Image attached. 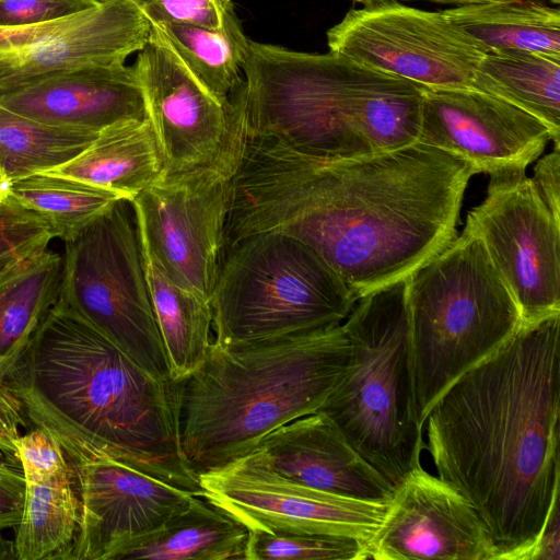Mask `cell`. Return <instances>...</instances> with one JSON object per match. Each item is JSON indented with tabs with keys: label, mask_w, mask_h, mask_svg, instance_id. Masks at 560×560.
<instances>
[{
	"label": "cell",
	"mask_w": 560,
	"mask_h": 560,
	"mask_svg": "<svg viewBox=\"0 0 560 560\" xmlns=\"http://www.w3.org/2000/svg\"><path fill=\"white\" fill-rule=\"evenodd\" d=\"M472 165L419 142L327 159L246 133L224 252L278 232L312 247L358 299L409 278L456 236Z\"/></svg>",
	"instance_id": "obj_1"
},
{
	"label": "cell",
	"mask_w": 560,
	"mask_h": 560,
	"mask_svg": "<svg viewBox=\"0 0 560 560\" xmlns=\"http://www.w3.org/2000/svg\"><path fill=\"white\" fill-rule=\"evenodd\" d=\"M560 313L517 330L424 421L438 477L475 509L497 560H525L559 500Z\"/></svg>",
	"instance_id": "obj_2"
},
{
	"label": "cell",
	"mask_w": 560,
	"mask_h": 560,
	"mask_svg": "<svg viewBox=\"0 0 560 560\" xmlns=\"http://www.w3.org/2000/svg\"><path fill=\"white\" fill-rule=\"evenodd\" d=\"M4 383L67 454L105 455L203 497L180 445L182 382L149 373L61 301Z\"/></svg>",
	"instance_id": "obj_3"
},
{
	"label": "cell",
	"mask_w": 560,
	"mask_h": 560,
	"mask_svg": "<svg viewBox=\"0 0 560 560\" xmlns=\"http://www.w3.org/2000/svg\"><path fill=\"white\" fill-rule=\"evenodd\" d=\"M246 133L304 154L358 159L417 142L423 88L343 55L248 42Z\"/></svg>",
	"instance_id": "obj_4"
},
{
	"label": "cell",
	"mask_w": 560,
	"mask_h": 560,
	"mask_svg": "<svg viewBox=\"0 0 560 560\" xmlns=\"http://www.w3.org/2000/svg\"><path fill=\"white\" fill-rule=\"evenodd\" d=\"M343 324L249 345L212 342L180 384V445L199 476L245 456L270 432L317 412L349 373Z\"/></svg>",
	"instance_id": "obj_5"
},
{
	"label": "cell",
	"mask_w": 560,
	"mask_h": 560,
	"mask_svg": "<svg viewBox=\"0 0 560 560\" xmlns=\"http://www.w3.org/2000/svg\"><path fill=\"white\" fill-rule=\"evenodd\" d=\"M408 317L415 409L423 428L442 393L522 324L512 292L466 226L408 278Z\"/></svg>",
	"instance_id": "obj_6"
},
{
	"label": "cell",
	"mask_w": 560,
	"mask_h": 560,
	"mask_svg": "<svg viewBox=\"0 0 560 560\" xmlns=\"http://www.w3.org/2000/svg\"><path fill=\"white\" fill-rule=\"evenodd\" d=\"M342 324L352 365L318 411L396 488L425 447L410 368L408 278L361 296Z\"/></svg>",
	"instance_id": "obj_7"
},
{
	"label": "cell",
	"mask_w": 560,
	"mask_h": 560,
	"mask_svg": "<svg viewBox=\"0 0 560 560\" xmlns=\"http://www.w3.org/2000/svg\"><path fill=\"white\" fill-rule=\"evenodd\" d=\"M358 300L305 243L253 234L223 254L210 300L213 342L236 347L341 324Z\"/></svg>",
	"instance_id": "obj_8"
},
{
	"label": "cell",
	"mask_w": 560,
	"mask_h": 560,
	"mask_svg": "<svg viewBox=\"0 0 560 560\" xmlns=\"http://www.w3.org/2000/svg\"><path fill=\"white\" fill-rule=\"evenodd\" d=\"M65 244L58 300L149 373L171 380L132 201H116Z\"/></svg>",
	"instance_id": "obj_9"
},
{
	"label": "cell",
	"mask_w": 560,
	"mask_h": 560,
	"mask_svg": "<svg viewBox=\"0 0 560 560\" xmlns=\"http://www.w3.org/2000/svg\"><path fill=\"white\" fill-rule=\"evenodd\" d=\"M232 128L208 164L162 174L132 200L141 242L178 287L211 300L224 249V231L245 127L241 97L231 100Z\"/></svg>",
	"instance_id": "obj_10"
},
{
	"label": "cell",
	"mask_w": 560,
	"mask_h": 560,
	"mask_svg": "<svg viewBox=\"0 0 560 560\" xmlns=\"http://www.w3.org/2000/svg\"><path fill=\"white\" fill-rule=\"evenodd\" d=\"M327 43L329 51L429 90L474 89L486 54L443 11L385 1L349 11Z\"/></svg>",
	"instance_id": "obj_11"
},
{
	"label": "cell",
	"mask_w": 560,
	"mask_h": 560,
	"mask_svg": "<svg viewBox=\"0 0 560 560\" xmlns=\"http://www.w3.org/2000/svg\"><path fill=\"white\" fill-rule=\"evenodd\" d=\"M490 177L485 199L468 212L465 226L482 242L522 323L560 313V220L526 172Z\"/></svg>",
	"instance_id": "obj_12"
},
{
	"label": "cell",
	"mask_w": 560,
	"mask_h": 560,
	"mask_svg": "<svg viewBox=\"0 0 560 560\" xmlns=\"http://www.w3.org/2000/svg\"><path fill=\"white\" fill-rule=\"evenodd\" d=\"M199 485L205 499L248 530L339 536L366 545L388 505L306 487L249 455L199 474Z\"/></svg>",
	"instance_id": "obj_13"
},
{
	"label": "cell",
	"mask_w": 560,
	"mask_h": 560,
	"mask_svg": "<svg viewBox=\"0 0 560 560\" xmlns=\"http://www.w3.org/2000/svg\"><path fill=\"white\" fill-rule=\"evenodd\" d=\"M150 22L128 0H107L46 23L0 27V95L88 65L125 62Z\"/></svg>",
	"instance_id": "obj_14"
},
{
	"label": "cell",
	"mask_w": 560,
	"mask_h": 560,
	"mask_svg": "<svg viewBox=\"0 0 560 560\" xmlns=\"http://www.w3.org/2000/svg\"><path fill=\"white\" fill-rule=\"evenodd\" d=\"M560 144L537 117L475 90L423 88L417 142L466 161L490 176L526 172L547 143Z\"/></svg>",
	"instance_id": "obj_15"
},
{
	"label": "cell",
	"mask_w": 560,
	"mask_h": 560,
	"mask_svg": "<svg viewBox=\"0 0 560 560\" xmlns=\"http://www.w3.org/2000/svg\"><path fill=\"white\" fill-rule=\"evenodd\" d=\"M67 456L81 505L71 560H113L126 544L160 528L197 495L105 455Z\"/></svg>",
	"instance_id": "obj_16"
},
{
	"label": "cell",
	"mask_w": 560,
	"mask_h": 560,
	"mask_svg": "<svg viewBox=\"0 0 560 560\" xmlns=\"http://www.w3.org/2000/svg\"><path fill=\"white\" fill-rule=\"evenodd\" d=\"M366 559L497 560V550L472 505L420 465L395 488Z\"/></svg>",
	"instance_id": "obj_17"
},
{
	"label": "cell",
	"mask_w": 560,
	"mask_h": 560,
	"mask_svg": "<svg viewBox=\"0 0 560 560\" xmlns=\"http://www.w3.org/2000/svg\"><path fill=\"white\" fill-rule=\"evenodd\" d=\"M133 67L162 152L163 174L215 160L230 138L231 104H220L153 27Z\"/></svg>",
	"instance_id": "obj_18"
},
{
	"label": "cell",
	"mask_w": 560,
	"mask_h": 560,
	"mask_svg": "<svg viewBox=\"0 0 560 560\" xmlns=\"http://www.w3.org/2000/svg\"><path fill=\"white\" fill-rule=\"evenodd\" d=\"M289 480L349 498L388 504L395 487L317 411L267 434L248 454Z\"/></svg>",
	"instance_id": "obj_19"
},
{
	"label": "cell",
	"mask_w": 560,
	"mask_h": 560,
	"mask_svg": "<svg viewBox=\"0 0 560 560\" xmlns=\"http://www.w3.org/2000/svg\"><path fill=\"white\" fill-rule=\"evenodd\" d=\"M0 106L48 125L101 131L125 120L149 118L133 66L88 65L0 95Z\"/></svg>",
	"instance_id": "obj_20"
},
{
	"label": "cell",
	"mask_w": 560,
	"mask_h": 560,
	"mask_svg": "<svg viewBox=\"0 0 560 560\" xmlns=\"http://www.w3.org/2000/svg\"><path fill=\"white\" fill-rule=\"evenodd\" d=\"M163 172L162 152L148 118L103 128L79 155L46 173L72 177L132 201Z\"/></svg>",
	"instance_id": "obj_21"
},
{
	"label": "cell",
	"mask_w": 560,
	"mask_h": 560,
	"mask_svg": "<svg viewBox=\"0 0 560 560\" xmlns=\"http://www.w3.org/2000/svg\"><path fill=\"white\" fill-rule=\"evenodd\" d=\"M248 529L195 495L156 530L126 544L113 560H244Z\"/></svg>",
	"instance_id": "obj_22"
},
{
	"label": "cell",
	"mask_w": 560,
	"mask_h": 560,
	"mask_svg": "<svg viewBox=\"0 0 560 560\" xmlns=\"http://www.w3.org/2000/svg\"><path fill=\"white\" fill-rule=\"evenodd\" d=\"M63 257L40 250L0 275V382L20 363L38 325L59 298Z\"/></svg>",
	"instance_id": "obj_23"
},
{
	"label": "cell",
	"mask_w": 560,
	"mask_h": 560,
	"mask_svg": "<svg viewBox=\"0 0 560 560\" xmlns=\"http://www.w3.org/2000/svg\"><path fill=\"white\" fill-rule=\"evenodd\" d=\"M143 256L155 319L170 364V376L173 382L179 383L195 373L208 358L213 342L211 303L175 284L144 248Z\"/></svg>",
	"instance_id": "obj_24"
},
{
	"label": "cell",
	"mask_w": 560,
	"mask_h": 560,
	"mask_svg": "<svg viewBox=\"0 0 560 560\" xmlns=\"http://www.w3.org/2000/svg\"><path fill=\"white\" fill-rule=\"evenodd\" d=\"M485 52L527 50L560 56V13L534 0H489L443 11Z\"/></svg>",
	"instance_id": "obj_25"
},
{
	"label": "cell",
	"mask_w": 560,
	"mask_h": 560,
	"mask_svg": "<svg viewBox=\"0 0 560 560\" xmlns=\"http://www.w3.org/2000/svg\"><path fill=\"white\" fill-rule=\"evenodd\" d=\"M80 510L74 470L25 479L22 516L14 528L16 560H71Z\"/></svg>",
	"instance_id": "obj_26"
},
{
	"label": "cell",
	"mask_w": 560,
	"mask_h": 560,
	"mask_svg": "<svg viewBox=\"0 0 560 560\" xmlns=\"http://www.w3.org/2000/svg\"><path fill=\"white\" fill-rule=\"evenodd\" d=\"M474 89L540 119L560 139V56L527 50L485 54Z\"/></svg>",
	"instance_id": "obj_27"
},
{
	"label": "cell",
	"mask_w": 560,
	"mask_h": 560,
	"mask_svg": "<svg viewBox=\"0 0 560 560\" xmlns=\"http://www.w3.org/2000/svg\"><path fill=\"white\" fill-rule=\"evenodd\" d=\"M152 27L197 81L220 104L228 106L243 80L241 70L249 42L236 14L219 28L188 23H163Z\"/></svg>",
	"instance_id": "obj_28"
},
{
	"label": "cell",
	"mask_w": 560,
	"mask_h": 560,
	"mask_svg": "<svg viewBox=\"0 0 560 560\" xmlns=\"http://www.w3.org/2000/svg\"><path fill=\"white\" fill-rule=\"evenodd\" d=\"M8 195L25 209L38 214L54 237L65 243L77 238L121 195L89 183L46 172L7 184Z\"/></svg>",
	"instance_id": "obj_29"
},
{
	"label": "cell",
	"mask_w": 560,
	"mask_h": 560,
	"mask_svg": "<svg viewBox=\"0 0 560 560\" xmlns=\"http://www.w3.org/2000/svg\"><path fill=\"white\" fill-rule=\"evenodd\" d=\"M98 132L48 125L0 106V170L8 183L49 172L79 155Z\"/></svg>",
	"instance_id": "obj_30"
},
{
	"label": "cell",
	"mask_w": 560,
	"mask_h": 560,
	"mask_svg": "<svg viewBox=\"0 0 560 560\" xmlns=\"http://www.w3.org/2000/svg\"><path fill=\"white\" fill-rule=\"evenodd\" d=\"M366 544L353 538L248 530L244 560H364Z\"/></svg>",
	"instance_id": "obj_31"
},
{
	"label": "cell",
	"mask_w": 560,
	"mask_h": 560,
	"mask_svg": "<svg viewBox=\"0 0 560 560\" xmlns=\"http://www.w3.org/2000/svg\"><path fill=\"white\" fill-rule=\"evenodd\" d=\"M54 238L48 224L12 197L0 201V275L47 248Z\"/></svg>",
	"instance_id": "obj_32"
},
{
	"label": "cell",
	"mask_w": 560,
	"mask_h": 560,
	"mask_svg": "<svg viewBox=\"0 0 560 560\" xmlns=\"http://www.w3.org/2000/svg\"><path fill=\"white\" fill-rule=\"evenodd\" d=\"M150 22L188 23L219 28L233 14V0H128Z\"/></svg>",
	"instance_id": "obj_33"
},
{
	"label": "cell",
	"mask_w": 560,
	"mask_h": 560,
	"mask_svg": "<svg viewBox=\"0 0 560 560\" xmlns=\"http://www.w3.org/2000/svg\"><path fill=\"white\" fill-rule=\"evenodd\" d=\"M14 444L24 479H39L73 471L59 442L38 427L31 428Z\"/></svg>",
	"instance_id": "obj_34"
},
{
	"label": "cell",
	"mask_w": 560,
	"mask_h": 560,
	"mask_svg": "<svg viewBox=\"0 0 560 560\" xmlns=\"http://www.w3.org/2000/svg\"><path fill=\"white\" fill-rule=\"evenodd\" d=\"M95 5L91 0H0V27L57 21Z\"/></svg>",
	"instance_id": "obj_35"
},
{
	"label": "cell",
	"mask_w": 560,
	"mask_h": 560,
	"mask_svg": "<svg viewBox=\"0 0 560 560\" xmlns=\"http://www.w3.org/2000/svg\"><path fill=\"white\" fill-rule=\"evenodd\" d=\"M32 427L19 397L0 382V457L19 463L15 441L22 435L21 428Z\"/></svg>",
	"instance_id": "obj_36"
},
{
	"label": "cell",
	"mask_w": 560,
	"mask_h": 560,
	"mask_svg": "<svg viewBox=\"0 0 560 560\" xmlns=\"http://www.w3.org/2000/svg\"><path fill=\"white\" fill-rule=\"evenodd\" d=\"M24 494L25 479L21 465L0 457V530L18 526Z\"/></svg>",
	"instance_id": "obj_37"
},
{
	"label": "cell",
	"mask_w": 560,
	"mask_h": 560,
	"mask_svg": "<svg viewBox=\"0 0 560 560\" xmlns=\"http://www.w3.org/2000/svg\"><path fill=\"white\" fill-rule=\"evenodd\" d=\"M560 144L537 161L532 177L541 199L560 220Z\"/></svg>",
	"instance_id": "obj_38"
},
{
	"label": "cell",
	"mask_w": 560,
	"mask_h": 560,
	"mask_svg": "<svg viewBox=\"0 0 560 560\" xmlns=\"http://www.w3.org/2000/svg\"><path fill=\"white\" fill-rule=\"evenodd\" d=\"M560 559V516L559 500L552 505L548 517L534 546L525 560Z\"/></svg>",
	"instance_id": "obj_39"
},
{
	"label": "cell",
	"mask_w": 560,
	"mask_h": 560,
	"mask_svg": "<svg viewBox=\"0 0 560 560\" xmlns=\"http://www.w3.org/2000/svg\"><path fill=\"white\" fill-rule=\"evenodd\" d=\"M0 530V560H16L14 541L7 539Z\"/></svg>",
	"instance_id": "obj_40"
},
{
	"label": "cell",
	"mask_w": 560,
	"mask_h": 560,
	"mask_svg": "<svg viewBox=\"0 0 560 560\" xmlns=\"http://www.w3.org/2000/svg\"><path fill=\"white\" fill-rule=\"evenodd\" d=\"M376 1H382V0H376ZM430 1L447 2V3L454 2V3L468 4V3L482 2V1H489V0H430Z\"/></svg>",
	"instance_id": "obj_41"
},
{
	"label": "cell",
	"mask_w": 560,
	"mask_h": 560,
	"mask_svg": "<svg viewBox=\"0 0 560 560\" xmlns=\"http://www.w3.org/2000/svg\"><path fill=\"white\" fill-rule=\"evenodd\" d=\"M8 195L7 185H0V201L3 200Z\"/></svg>",
	"instance_id": "obj_42"
},
{
	"label": "cell",
	"mask_w": 560,
	"mask_h": 560,
	"mask_svg": "<svg viewBox=\"0 0 560 560\" xmlns=\"http://www.w3.org/2000/svg\"><path fill=\"white\" fill-rule=\"evenodd\" d=\"M7 184H8V182L5 180L3 174H2V172L0 170V185H7Z\"/></svg>",
	"instance_id": "obj_43"
},
{
	"label": "cell",
	"mask_w": 560,
	"mask_h": 560,
	"mask_svg": "<svg viewBox=\"0 0 560 560\" xmlns=\"http://www.w3.org/2000/svg\"><path fill=\"white\" fill-rule=\"evenodd\" d=\"M355 2L371 3L372 0H353Z\"/></svg>",
	"instance_id": "obj_44"
},
{
	"label": "cell",
	"mask_w": 560,
	"mask_h": 560,
	"mask_svg": "<svg viewBox=\"0 0 560 560\" xmlns=\"http://www.w3.org/2000/svg\"><path fill=\"white\" fill-rule=\"evenodd\" d=\"M91 1H93V2H94V3H96V4H100V3H103V2H105V1H107V0H91Z\"/></svg>",
	"instance_id": "obj_45"
},
{
	"label": "cell",
	"mask_w": 560,
	"mask_h": 560,
	"mask_svg": "<svg viewBox=\"0 0 560 560\" xmlns=\"http://www.w3.org/2000/svg\"><path fill=\"white\" fill-rule=\"evenodd\" d=\"M552 1H555V2H559V0H552Z\"/></svg>",
	"instance_id": "obj_46"
}]
</instances>
